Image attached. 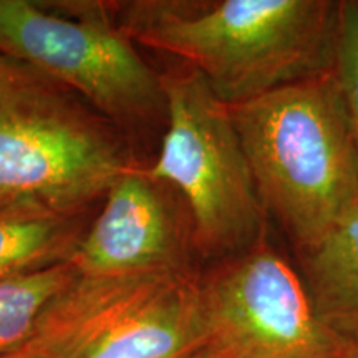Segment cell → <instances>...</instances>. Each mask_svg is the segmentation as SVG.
<instances>
[{
	"mask_svg": "<svg viewBox=\"0 0 358 358\" xmlns=\"http://www.w3.org/2000/svg\"><path fill=\"white\" fill-rule=\"evenodd\" d=\"M73 275L66 262L0 279V357L20 350L29 342L43 308Z\"/></svg>",
	"mask_w": 358,
	"mask_h": 358,
	"instance_id": "8fae6325",
	"label": "cell"
},
{
	"mask_svg": "<svg viewBox=\"0 0 358 358\" xmlns=\"http://www.w3.org/2000/svg\"><path fill=\"white\" fill-rule=\"evenodd\" d=\"M294 257L319 320L358 345V213Z\"/></svg>",
	"mask_w": 358,
	"mask_h": 358,
	"instance_id": "9c48e42d",
	"label": "cell"
},
{
	"mask_svg": "<svg viewBox=\"0 0 358 358\" xmlns=\"http://www.w3.org/2000/svg\"><path fill=\"white\" fill-rule=\"evenodd\" d=\"M335 77L345 103L358 158V0H342Z\"/></svg>",
	"mask_w": 358,
	"mask_h": 358,
	"instance_id": "7c38bea8",
	"label": "cell"
},
{
	"mask_svg": "<svg viewBox=\"0 0 358 358\" xmlns=\"http://www.w3.org/2000/svg\"><path fill=\"white\" fill-rule=\"evenodd\" d=\"M0 358H40V357L34 355V353L25 352V350H15V352L7 353V355H3V357H0Z\"/></svg>",
	"mask_w": 358,
	"mask_h": 358,
	"instance_id": "5bb4252c",
	"label": "cell"
},
{
	"mask_svg": "<svg viewBox=\"0 0 358 358\" xmlns=\"http://www.w3.org/2000/svg\"><path fill=\"white\" fill-rule=\"evenodd\" d=\"M201 295L208 345L227 358H337L353 345L319 320L295 262L267 236L213 262Z\"/></svg>",
	"mask_w": 358,
	"mask_h": 358,
	"instance_id": "52a82bcc",
	"label": "cell"
},
{
	"mask_svg": "<svg viewBox=\"0 0 358 358\" xmlns=\"http://www.w3.org/2000/svg\"><path fill=\"white\" fill-rule=\"evenodd\" d=\"M69 264L82 275L191 268L178 219L161 185L129 166L105 194L100 216Z\"/></svg>",
	"mask_w": 358,
	"mask_h": 358,
	"instance_id": "ba28073f",
	"label": "cell"
},
{
	"mask_svg": "<svg viewBox=\"0 0 358 358\" xmlns=\"http://www.w3.org/2000/svg\"><path fill=\"white\" fill-rule=\"evenodd\" d=\"M111 10L92 0H0V55L80 93L110 123L141 127L166 116L163 77Z\"/></svg>",
	"mask_w": 358,
	"mask_h": 358,
	"instance_id": "8992f818",
	"label": "cell"
},
{
	"mask_svg": "<svg viewBox=\"0 0 358 358\" xmlns=\"http://www.w3.org/2000/svg\"><path fill=\"white\" fill-rule=\"evenodd\" d=\"M78 216L32 201L0 203V279L66 264L82 239Z\"/></svg>",
	"mask_w": 358,
	"mask_h": 358,
	"instance_id": "30bf717a",
	"label": "cell"
},
{
	"mask_svg": "<svg viewBox=\"0 0 358 358\" xmlns=\"http://www.w3.org/2000/svg\"><path fill=\"white\" fill-rule=\"evenodd\" d=\"M2 201H12V199H3V198H0V203H2ZM13 201H15V199H13Z\"/></svg>",
	"mask_w": 358,
	"mask_h": 358,
	"instance_id": "2e32d148",
	"label": "cell"
},
{
	"mask_svg": "<svg viewBox=\"0 0 358 358\" xmlns=\"http://www.w3.org/2000/svg\"><path fill=\"white\" fill-rule=\"evenodd\" d=\"M206 345L201 274L169 268L75 272L20 350L40 358H186Z\"/></svg>",
	"mask_w": 358,
	"mask_h": 358,
	"instance_id": "277c9868",
	"label": "cell"
},
{
	"mask_svg": "<svg viewBox=\"0 0 358 358\" xmlns=\"http://www.w3.org/2000/svg\"><path fill=\"white\" fill-rule=\"evenodd\" d=\"M186 358H227V357L224 355L222 352H219L217 348H214L211 345H206L201 348V350L191 353V355Z\"/></svg>",
	"mask_w": 358,
	"mask_h": 358,
	"instance_id": "4fadbf2b",
	"label": "cell"
},
{
	"mask_svg": "<svg viewBox=\"0 0 358 358\" xmlns=\"http://www.w3.org/2000/svg\"><path fill=\"white\" fill-rule=\"evenodd\" d=\"M133 40L203 75L226 105L334 73L342 0H133L116 3Z\"/></svg>",
	"mask_w": 358,
	"mask_h": 358,
	"instance_id": "6da1fadb",
	"label": "cell"
},
{
	"mask_svg": "<svg viewBox=\"0 0 358 358\" xmlns=\"http://www.w3.org/2000/svg\"><path fill=\"white\" fill-rule=\"evenodd\" d=\"M337 358H358V345H352L348 350Z\"/></svg>",
	"mask_w": 358,
	"mask_h": 358,
	"instance_id": "9a60e30c",
	"label": "cell"
},
{
	"mask_svg": "<svg viewBox=\"0 0 358 358\" xmlns=\"http://www.w3.org/2000/svg\"><path fill=\"white\" fill-rule=\"evenodd\" d=\"M229 108L266 216L294 256L358 213V158L335 71Z\"/></svg>",
	"mask_w": 358,
	"mask_h": 358,
	"instance_id": "7a4b0ae2",
	"label": "cell"
},
{
	"mask_svg": "<svg viewBox=\"0 0 358 358\" xmlns=\"http://www.w3.org/2000/svg\"><path fill=\"white\" fill-rule=\"evenodd\" d=\"M161 77L168 128L145 171L185 196L191 243L204 257L244 252L267 236L268 219L229 105L189 66Z\"/></svg>",
	"mask_w": 358,
	"mask_h": 358,
	"instance_id": "5b68a950",
	"label": "cell"
},
{
	"mask_svg": "<svg viewBox=\"0 0 358 358\" xmlns=\"http://www.w3.org/2000/svg\"><path fill=\"white\" fill-rule=\"evenodd\" d=\"M129 166L103 120L50 78L0 55V198L80 216Z\"/></svg>",
	"mask_w": 358,
	"mask_h": 358,
	"instance_id": "3957f363",
	"label": "cell"
}]
</instances>
